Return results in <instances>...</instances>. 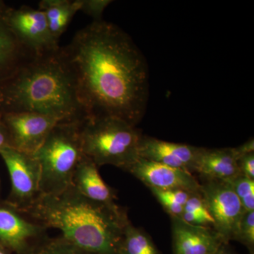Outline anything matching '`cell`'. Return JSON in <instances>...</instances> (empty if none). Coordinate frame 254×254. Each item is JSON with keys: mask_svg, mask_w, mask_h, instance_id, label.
<instances>
[{"mask_svg": "<svg viewBox=\"0 0 254 254\" xmlns=\"http://www.w3.org/2000/svg\"><path fill=\"white\" fill-rule=\"evenodd\" d=\"M62 48L87 118L111 117L136 127L148 105L149 73L131 37L102 19L78 31Z\"/></svg>", "mask_w": 254, "mask_h": 254, "instance_id": "obj_1", "label": "cell"}, {"mask_svg": "<svg viewBox=\"0 0 254 254\" xmlns=\"http://www.w3.org/2000/svg\"><path fill=\"white\" fill-rule=\"evenodd\" d=\"M35 113L61 122L87 118L63 48L34 56L0 84V115Z\"/></svg>", "mask_w": 254, "mask_h": 254, "instance_id": "obj_2", "label": "cell"}, {"mask_svg": "<svg viewBox=\"0 0 254 254\" xmlns=\"http://www.w3.org/2000/svg\"><path fill=\"white\" fill-rule=\"evenodd\" d=\"M47 229L91 254H119L129 220L123 209L115 210L82 195L73 187L57 195L41 194L23 211Z\"/></svg>", "mask_w": 254, "mask_h": 254, "instance_id": "obj_3", "label": "cell"}, {"mask_svg": "<svg viewBox=\"0 0 254 254\" xmlns=\"http://www.w3.org/2000/svg\"><path fill=\"white\" fill-rule=\"evenodd\" d=\"M142 135L136 126L111 117L86 118L80 126L83 155L98 168L110 165L127 170L139 158Z\"/></svg>", "mask_w": 254, "mask_h": 254, "instance_id": "obj_4", "label": "cell"}, {"mask_svg": "<svg viewBox=\"0 0 254 254\" xmlns=\"http://www.w3.org/2000/svg\"><path fill=\"white\" fill-rule=\"evenodd\" d=\"M83 121L57 124L33 154L41 167V194H59L72 187L73 174L84 155L80 137Z\"/></svg>", "mask_w": 254, "mask_h": 254, "instance_id": "obj_5", "label": "cell"}, {"mask_svg": "<svg viewBox=\"0 0 254 254\" xmlns=\"http://www.w3.org/2000/svg\"><path fill=\"white\" fill-rule=\"evenodd\" d=\"M0 155L9 171L11 190L7 202L21 211L31 206L41 195V170L33 154L7 146Z\"/></svg>", "mask_w": 254, "mask_h": 254, "instance_id": "obj_6", "label": "cell"}, {"mask_svg": "<svg viewBox=\"0 0 254 254\" xmlns=\"http://www.w3.org/2000/svg\"><path fill=\"white\" fill-rule=\"evenodd\" d=\"M200 193L214 220L213 229L228 245L245 210L228 181L203 180Z\"/></svg>", "mask_w": 254, "mask_h": 254, "instance_id": "obj_7", "label": "cell"}, {"mask_svg": "<svg viewBox=\"0 0 254 254\" xmlns=\"http://www.w3.org/2000/svg\"><path fill=\"white\" fill-rule=\"evenodd\" d=\"M8 22L18 41L33 56L51 54L61 48L41 9L26 5L19 8L9 6Z\"/></svg>", "mask_w": 254, "mask_h": 254, "instance_id": "obj_8", "label": "cell"}, {"mask_svg": "<svg viewBox=\"0 0 254 254\" xmlns=\"http://www.w3.org/2000/svg\"><path fill=\"white\" fill-rule=\"evenodd\" d=\"M47 230L7 201L0 203V247L11 254H27Z\"/></svg>", "mask_w": 254, "mask_h": 254, "instance_id": "obj_9", "label": "cell"}, {"mask_svg": "<svg viewBox=\"0 0 254 254\" xmlns=\"http://www.w3.org/2000/svg\"><path fill=\"white\" fill-rule=\"evenodd\" d=\"M0 120L9 133V147L34 154L57 124L58 119L35 113L1 114Z\"/></svg>", "mask_w": 254, "mask_h": 254, "instance_id": "obj_10", "label": "cell"}, {"mask_svg": "<svg viewBox=\"0 0 254 254\" xmlns=\"http://www.w3.org/2000/svg\"><path fill=\"white\" fill-rule=\"evenodd\" d=\"M127 171L149 189L182 190L193 193L200 192V183L193 174L182 169L172 168L138 158Z\"/></svg>", "mask_w": 254, "mask_h": 254, "instance_id": "obj_11", "label": "cell"}, {"mask_svg": "<svg viewBox=\"0 0 254 254\" xmlns=\"http://www.w3.org/2000/svg\"><path fill=\"white\" fill-rule=\"evenodd\" d=\"M201 149L202 147L165 141L142 135L138 156L193 174L195 162Z\"/></svg>", "mask_w": 254, "mask_h": 254, "instance_id": "obj_12", "label": "cell"}, {"mask_svg": "<svg viewBox=\"0 0 254 254\" xmlns=\"http://www.w3.org/2000/svg\"><path fill=\"white\" fill-rule=\"evenodd\" d=\"M170 218L173 254H212L225 244L211 227L190 225L178 217Z\"/></svg>", "mask_w": 254, "mask_h": 254, "instance_id": "obj_13", "label": "cell"}, {"mask_svg": "<svg viewBox=\"0 0 254 254\" xmlns=\"http://www.w3.org/2000/svg\"><path fill=\"white\" fill-rule=\"evenodd\" d=\"M72 187L88 199L115 210H122L116 203L115 190L100 176L98 167L83 155L73 174Z\"/></svg>", "mask_w": 254, "mask_h": 254, "instance_id": "obj_14", "label": "cell"}, {"mask_svg": "<svg viewBox=\"0 0 254 254\" xmlns=\"http://www.w3.org/2000/svg\"><path fill=\"white\" fill-rule=\"evenodd\" d=\"M9 6L0 0V84L14 74L33 55L23 46L8 22Z\"/></svg>", "mask_w": 254, "mask_h": 254, "instance_id": "obj_15", "label": "cell"}, {"mask_svg": "<svg viewBox=\"0 0 254 254\" xmlns=\"http://www.w3.org/2000/svg\"><path fill=\"white\" fill-rule=\"evenodd\" d=\"M237 160L235 148H202L193 173L198 174L203 180L229 181L241 175Z\"/></svg>", "mask_w": 254, "mask_h": 254, "instance_id": "obj_16", "label": "cell"}, {"mask_svg": "<svg viewBox=\"0 0 254 254\" xmlns=\"http://www.w3.org/2000/svg\"><path fill=\"white\" fill-rule=\"evenodd\" d=\"M38 9L44 12L52 35L59 42L73 16L80 11L81 0H43Z\"/></svg>", "mask_w": 254, "mask_h": 254, "instance_id": "obj_17", "label": "cell"}, {"mask_svg": "<svg viewBox=\"0 0 254 254\" xmlns=\"http://www.w3.org/2000/svg\"><path fill=\"white\" fill-rule=\"evenodd\" d=\"M119 254H160L149 235L143 230L127 222Z\"/></svg>", "mask_w": 254, "mask_h": 254, "instance_id": "obj_18", "label": "cell"}, {"mask_svg": "<svg viewBox=\"0 0 254 254\" xmlns=\"http://www.w3.org/2000/svg\"><path fill=\"white\" fill-rule=\"evenodd\" d=\"M180 218L190 225L213 228V219L209 213L200 192L190 193Z\"/></svg>", "mask_w": 254, "mask_h": 254, "instance_id": "obj_19", "label": "cell"}, {"mask_svg": "<svg viewBox=\"0 0 254 254\" xmlns=\"http://www.w3.org/2000/svg\"><path fill=\"white\" fill-rule=\"evenodd\" d=\"M150 190L170 217L178 218L181 217L184 206L190 193H193L182 190H160L151 188Z\"/></svg>", "mask_w": 254, "mask_h": 254, "instance_id": "obj_20", "label": "cell"}, {"mask_svg": "<svg viewBox=\"0 0 254 254\" xmlns=\"http://www.w3.org/2000/svg\"><path fill=\"white\" fill-rule=\"evenodd\" d=\"M26 254H91L82 250L61 236L46 238L33 246Z\"/></svg>", "mask_w": 254, "mask_h": 254, "instance_id": "obj_21", "label": "cell"}, {"mask_svg": "<svg viewBox=\"0 0 254 254\" xmlns=\"http://www.w3.org/2000/svg\"><path fill=\"white\" fill-rule=\"evenodd\" d=\"M228 182L245 211L254 210V180L240 175Z\"/></svg>", "mask_w": 254, "mask_h": 254, "instance_id": "obj_22", "label": "cell"}, {"mask_svg": "<svg viewBox=\"0 0 254 254\" xmlns=\"http://www.w3.org/2000/svg\"><path fill=\"white\" fill-rule=\"evenodd\" d=\"M234 240L254 250V210L245 211L241 218Z\"/></svg>", "mask_w": 254, "mask_h": 254, "instance_id": "obj_23", "label": "cell"}, {"mask_svg": "<svg viewBox=\"0 0 254 254\" xmlns=\"http://www.w3.org/2000/svg\"><path fill=\"white\" fill-rule=\"evenodd\" d=\"M112 2L110 0H81L80 11L93 18V21H100L103 11Z\"/></svg>", "mask_w": 254, "mask_h": 254, "instance_id": "obj_24", "label": "cell"}, {"mask_svg": "<svg viewBox=\"0 0 254 254\" xmlns=\"http://www.w3.org/2000/svg\"><path fill=\"white\" fill-rule=\"evenodd\" d=\"M241 175L254 180V153L240 157L237 160Z\"/></svg>", "mask_w": 254, "mask_h": 254, "instance_id": "obj_25", "label": "cell"}, {"mask_svg": "<svg viewBox=\"0 0 254 254\" xmlns=\"http://www.w3.org/2000/svg\"><path fill=\"white\" fill-rule=\"evenodd\" d=\"M235 151L238 158L242 155L248 154V153H254V138H250L248 141H246L243 144L239 145L235 148Z\"/></svg>", "mask_w": 254, "mask_h": 254, "instance_id": "obj_26", "label": "cell"}, {"mask_svg": "<svg viewBox=\"0 0 254 254\" xmlns=\"http://www.w3.org/2000/svg\"><path fill=\"white\" fill-rule=\"evenodd\" d=\"M10 140L9 133L4 125L0 122V150L9 146Z\"/></svg>", "mask_w": 254, "mask_h": 254, "instance_id": "obj_27", "label": "cell"}, {"mask_svg": "<svg viewBox=\"0 0 254 254\" xmlns=\"http://www.w3.org/2000/svg\"><path fill=\"white\" fill-rule=\"evenodd\" d=\"M227 245H228L224 244L216 252H214V253L212 254H234L232 253V251H230V249L228 248Z\"/></svg>", "mask_w": 254, "mask_h": 254, "instance_id": "obj_28", "label": "cell"}, {"mask_svg": "<svg viewBox=\"0 0 254 254\" xmlns=\"http://www.w3.org/2000/svg\"><path fill=\"white\" fill-rule=\"evenodd\" d=\"M0 254H11V253L9 252V251L5 250V249L0 247Z\"/></svg>", "mask_w": 254, "mask_h": 254, "instance_id": "obj_29", "label": "cell"}, {"mask_svg": "<svg viewBox=\"0 0 254 254\" xmlns=\"http://www.w3.org/2000/svg\"><path fill=\"white\" fill-rule=\"evenodd\" d=\"M254 254V250L250 251V254Z\"/></svg>", "mask_w": 254, "mask_h": 254, "instance_id": "obj_30", "label": "cell"}, {"mask_svg": "<svg viewBox=\"0 0 254 254\" xmlns=\"http://www.w3.org/2000/svg\"><path fill=\"white\" fill-rule=\"evenodd\" d=\"M0 122H1V120H0Z\"/></svg>", "mask_w": 254, "mask_h": 254, "instance_id": "obj_31", "label": "cell"}]
</instances>
